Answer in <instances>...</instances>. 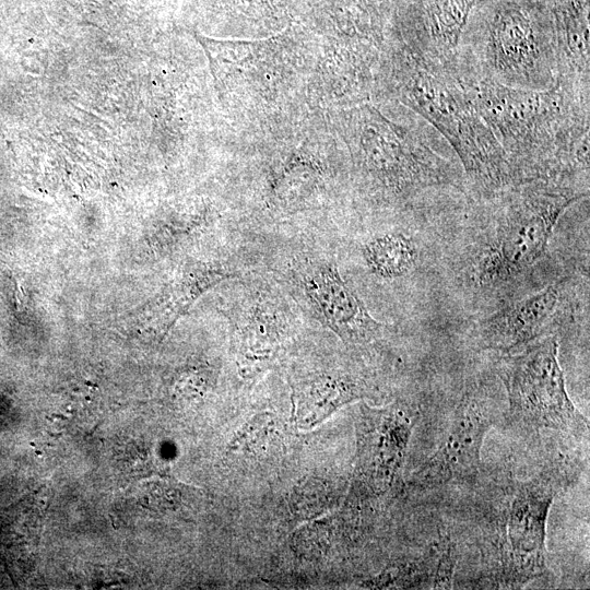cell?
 <instances>
[{"label": "cell", "mask_w": 590, "mask_h": 590, "mask_svg": "<svg viewBox=\"0 0 590 590\" xmlns=\"http://www.w3.org/2000/svg\"><path fill=\"white\" fill-rule=\"evenodd\" d=\"M492 424L493 420L483 402L471 393L465 394L445 438L413 473L410 485L427 489L471 481L479 473L482 444Z\"/></svg>", "instance_id": "9c48e42d"}, {"label": "cell", "mask_w": 590, "mask_h": 590, "mask_svg": "<svg viewBox=\"0 0 590 590\" xmlns=\"http://www.w3.org/2000/svg\"><path fill=\"white\" fill-rule=\"evenodd\" d=\"M476 0H417L402 44L424 62L458 78L459 49Z\"/></svg>", "instance_id": "8fae6325"}, {"label": "cell", "mask_w": 590, "mask_h": 590, "mask_svg": "<svg viewBox=\"0 0 590 590\" xmlns=\"http://www.w3.org/2000/svg\"><path fill=\"white\" fill-rule=\"evenodd\" d=\"M559 291L560 282L550 283L483 319L476 329L481 346L507 354L538 339L556 310Z\"/></svg>", "instance_id": "7c38bea8"}, {"label": "cell", "mask_w": 590, "mask_h": 590, "mask_svg": "<svg viewBox=\"0 0 590 590\" xmlns=\"http://www.w3.org/2000/svg\"><path fill=\"white\" fill-rule=\"evenodd\" d=\"M367 396L366 382L351 374L314 376L294 388L296 422L300 427L314 426L343 404Z\"/></svg>", "instance_id": "4fadbf2b"}, {"label": "cell", "mask_w": 590, "mask_h": 590, "mask_svg": "<svg viewBox=\"0 0 590 590\" xmlns=\"http://www.w3.org/2000/svg\"><path fill=\"white\" fill-rule=\"evenodd\" d=\"M362 256L370 273L392 280L413 269L417 248L413 239L402 233H386L369 239L363 246Z\"/></svg>", "instance_id": "5bb4252c"}, {"label": "cell", "mask_w": 590, "mask_h": 590, "mask_svg": "<svg viewBox=\"0 0 590 590\" xmlns=\"http://www.w3.org/2000/svg\"><path fill=\"white\" fill-rule=\"evenodd\" d=\"M233 320V349L239 374L256 377L278 359L288 337V316L276 297L258 291L243 302Z\"/></svg>", "instance_id": "30bf717a"}, {"label": "cell", "mask_w": 590, "mask_h": 590, "mask_svg": "<svg viewBox=\"0 0 590 590\" xmlns=\"http://www.w3.org/2000/svg\"><path fill=\"white\" fill-rule=\"evenodd\" d=\"M417 418V408L408 402L381 409L362 406L355 475L364 491L381 494L391 487L403 465Z\"/></svg>", "instance_id": "ba28073f"}, {"label": "cell", "mask_w": 590, "mask_h": 590, "mask_svg": "<svg viewBox=\"0 0 590 590\" xmlns=\"http://www.w3.org/2000/svg\"><path fill=\"white\" fill-rule=\"evenodd\" d=\"M557 491V484L546 475L514 485L506 510L502 559L507 583L523 585L546 570V519Z\"/></svg>", "instance_id": "52a82bcc"}, {"label": "cell", "mask_w": 590, "mask_h": 590, "mask_svg": "<svg viewBox=\"0 0 590 590\" xmlns=\"http://www.w3.org/2000/svg\"><path fill=\"white\" fill-rule=\"evenodd\" d=\"M588 191L553 180H533L489 198L497 205L494 235L475 269L480 285L508 283L544 255L566 210Z\"/></svg>", "instance_id": "277c9868"}, {"label": "cell", "mask_w": 590, "mask_h": 590, "mask_svg": "<svg viewBox=\"0 0 590 590\" xmlns=\"http://www.w3.org/2000/svg\"><path fill=\"white\" fill-rule=\"evenodd\" d=\"M394 102L428 122L448 143L467 178L470 197L486 200L517 186L503 148L452 73L415 57L402 43L393 55Z\"/></svg>", "instance_id": "7a4b0ae2"}, {"label": "cell", "mask_w": 590, "mask_h": 590, "mask_svg": "<svg viewBox=\"0 0 590 590\" xmlns=\"http://www.w3.org/2000/svg\"><path fill=\"white\" fill-rule=\"evenodd\" d=\"M463 32L458 78L545 90L557 78V48L551 11L531 0H496Z\"/></svg>", "instance_id": "3957f363"}, {"label": "cell", "mask_w": 590, "mask_h": 590, "mask_svg": "<svg viewBox=\"0 0 590 590\" xmlns=\"http://www.w3.org/2000/svg\"><path fill=\"white\" fill-rule=\"evenodd\" d=\"M290 280L312 316L345 343L366 344L386 330L342 278L334 260H296Z\"/></svg>", "instance_id": "8992f818"}, {"label": "cell", "mask_w": 590, "mask_h": 590, "mask_svg": "<svg viewBox=\"0 0 590 590\" xmlns=\"http://www.w3.org/2000/svg\"><path fill=\"white\" fill-rule=\"evenodd\" d=\"M557 355L555 335L535 339L516 353L506 354L500 378L507 391L509 417L533 430L582 434L588 423L567 393Z\"/></svg>", "instance_id": "5b68a950"}, {"label": "cell", "mask_w": 590, "mask_h": 590, "mask_svg": "<svg viewBox=\"0 0 590 590\" xmlns=\"http://www.w3.org/2000/svg\"><path fill=\"white\" fill-rule=\"evenodd\" d=\"M460 82L519 185L553 180L589 190L590 96L559 81L545 90Z\"/></svg>", "instance_id": "6da1fadb"}]
</instances>
